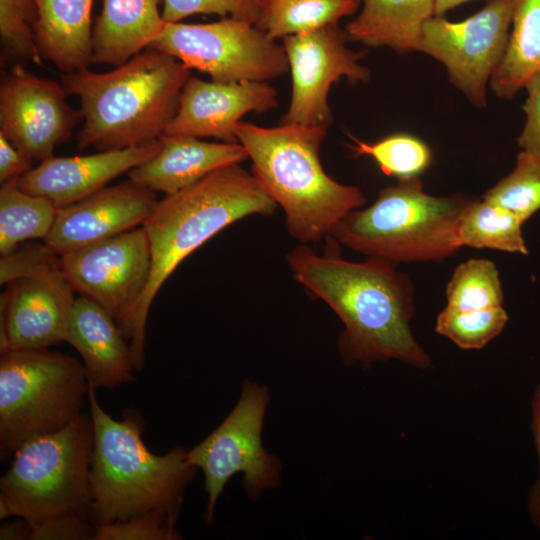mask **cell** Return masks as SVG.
I'll return each instance as SVG.
<instances>
[{"label":"cell","instance_id":"30","mask_svg":"<svg viewBox=\"0 0 540 540\" xmlns=\"http://www.w3.org/2000/svg\"><path fill=\"white\" fill-rule=\"evenodd\" d=\"M482 199L509 210L524 223L540 209V157L521 150L512 171Z\"/></svg>","mask_w":540,"mask_h":540},{"label":"cell","instance_id":"22","mask_svg":"<svg viewBox=\"0 0 540 540\" xmlns=\"http://www.w3.org/2000/svg\"><path fill=\"white\" fill-rule=\"evenodd\" d=\"M36 45L42 59L63 73L92 63L93 0H34Z\"/></svg>","mask_w":540,"mask_h":540},{"label":"cell","instance_id":"24","mask_svg":"<svg viewBox=\"0 0 540 540\" xmlns=\"http://www.w3.org/2000/svg\"><path fill=\"white\" fill-rule=\"evenodd\" d=\"M540 70V0H516L504 56L490 88L502 99L513 98Z\"/></svg>","mask_w":540,"mask_h":540},{"label":"cell","instance_id":"21","mask_svg":"<svg viewBox=\"0 0 540 540\" xmlns=\"http://www.w3.org/2000/svg\"><path fill=\"white\" fill-rule=\"evenodd\" d=\"M164 0H103L92 33V63L119 66L148 48L166 22Z\"/></svg>","mask_w":540,"mask_h":540},{"label":"cell","instance_id":"36","mask_svg":"<svg viewBox=\"0 0 540 540\" xmlns=\"http://www.w3.org/2000/svg\"><path fill=\"white\" fill-rule=\"evenodd\" d=\"M525 123L517 139L521 150L540 157V70L525 83Z\"/></svg>","mask_w":540,"mask_h":540},{"label":"cell","instance_id":"17","mask_svg":"<svg viewBox=\"0 0 540 540\" xmlns=\"http://www.w3.org/2000/svg\"><path fill=\"white\" fill-rule=\"evenodd\" d=\"M277 95L268 82L225 83L191 75L164 134L238 142L236 127L241 118L249 112L264 113L274 109L278 106Z\"/></svg>","mask_w":540,"mask_h":540},{"label":"cell","instance_id":"38","mask_svg":"<svg viewBox=\"0 0 540 540\" xmlns=\"http://www.w3.org/2000/svg\"><path fill=\"white\" fill-rule=\"evenodd\" d=\"M33 160L0 133V182L18 179L33 168Z\"/></svg>","mask_w":540,"mask_h":540},{"label":"cell","instance_id":"20","mask_svg":"<svg viewBox=\"0 0 540 540\" xmlns=\"http://www.w3.org/2000/svg\"><path fill=\"white\" fill-rule=\"evenodd\" d=\"M116 320L94 301L75 298L66 342L80 354L90 387L115 388L133 380L130 344Z\"/></svg>","mask_w":540,"mask_h":540},{"label":"cell","instance_id":"4","mask_svg":"<svg viewBox=\"0 0 540 540\" xmlns=\"http://www.w3.org/2000/svg\"><path fill=\"white\" fill-rule=\"evenodd\" d=\"M326 133V127L299 124L267 128L240 122L236 127L251 173L283 209L288 233L301 244L328 238L366 201L358 187L337 182L323 169L320 147Z\"/></svg>","mask_w":540,"mask_h":540},{"label":"cell","instance_id":"37","mask_svg":"<svg viewBox=\"0 0 540 540\" xmlns=\"http://www.w3.org/2000/svg\"><path fill=\"white\" fill-rule=\"evenodd\" d=\"M90 522L89 518L77 514L58 516L32 527L31 539L94 540L95 527Z\"/></svg>","mask_w":540,"mask_h":540},{"label":"cell","instance_id":"25","mask_svg":"<svg viewBox=\"0 0 540 540\" xmlns=\"http://www.w3.org/2000/svg\"><path fill=\"white\" fill-rule=\"evenodd\" d=\"M361 0H262L256 26L272 39L338 24L353 15Z\"/></svg>","mask_w":540,"mask_h":540},{"label":"cell","instance_id":"6","mask_svg":"<svg viewBox=\"0 0 540 540\" xmlns=\"http://www.w3.org/2000/svg\"><path fill=\"white\" fill-rule=\"evenodd\" d=\"M470 201L458 195H430L419 177L399 180L381 189L370 206L349 212L329 237L394 264L439 262L461 248L458 227Z\"/></svg>","mask_w":540,"mask_h":540},{"label":"cell","instance_id":"33","mask_svg":"<svg viewBox=\"0 0 540 540\" xmlns=\"http://www.w3.org/2000/svg\"><path fill=\"white\" fill-rule=\"evenodd\" d=\"M176 514L154 511L95 527L94 540H175Z\"/></svg>","mask_w":540,"mask_h":540},{"label":"cell","instance_id":"7","mask_svg":"<svg viewBox=\"0 0 540 540\" xmlns=\"http://www.w3.org/2000/svg\"><path fill=\"white\" fill-rule=\"evenodd\" d=\"M92 448V421L85 413L20 446L0 479V518L17 516L31 528L68 514L90 519Z\"/></svg>","mask_w":540,"mask_h":540},{"label":"cell","instance_id":"35","mask_svg":"<svg viewBox=\"0 0 540 540\" xmlns=\"http://www.w3.org/2000/svg\"><path fill=\"white\" fill-rule=\"evenodd\" d=\"M262 0H164L166 23L181 22L195 14H214L257 23Z\"/></svg>","mask_w":540,"mask_h":540},{"label":"cell","instance_id":"41","mask_svg":"<svg viewBox=\"0 0 540 540\" xmlns=\"http://www.w3.org/2000/svg\"><path fill=\"white\" fill-rule=\"evenodd\" d=\"M471 0H436L435 16H443L450 10Z\"/></svg>","mask_w":540,"mask_h":540},{"label":"cell","instance_id":"31","mask_svg":"<svg viewBox=\"0 0 540 540\" xmlns=\"http://www.w3.org/2000/svg\"><path fill=\"white\" fill-rule=\"evenodd\" d=\"M508 319L503 306L471 311L446 306L437 317L435 331L461 349H481L503 331Z\"/></svg>","mask_w":540,"mask_h":540},{"label":"cell","instance_id":"9","mask_svg":"<svg viewBox=\"0 0 540 540\" xmlns=\"http://www.w3.org/2000/svg\"><path fill=\"white\" fill-rule=\"evenodd\" d=\"M218 82H268L289 72L285 49L256 24L231 17L203 24L166 23L148 47Z\"/></svg>","mask_w":540,"mask_h":540},{"label":"cell","instance_id":"13","mask_svg":"<svg viewBox=\"0 0 540 540\" xmlns=\"http://www.w3.org/2000/svg\"><path fill=\"white\" fill-rule=\"evenodd\" d=\"M346 41L347 35L338 24L282 39L292 89L281 124L327 128L333 121L328 105L331 86L342 78L351 84L369 82L370 70L360 63L365 51L348 48Z\"/></svg>","mask_w":540,"mask_h":540},{"label":"cell","instance_id":"26","mask_svg":"<svg viewBox=\"0 0 540 540\" xmlns=\"http://www.w3.org/2000/svg\"><path fill=\"white\" fill-rule=\"evenodd\" d=\"M12 179L0 188V253L15 250L30 239H44L55 220L58 208L47 198L22 190Z\"/></svg>","mask_w":540,"mask_h":540},{"label":"cell","instance_id":"8","mask_svg":"<svg viewBox=\"0 0 540 540\" xmlns=\"http://www.w3.org/2000/svg\"><path fill=\"white\" fill-rule=\"evenodd\" d=\"M88 390L83 363L72 356L48 348L1 352V458L72 423Z\"/></svg>","mask_w":540,"mask_h":540},{"label":"cell","instance_id":"3","mask_svg":"<svg viewBox=\"0 0 540 540\" xmlns=\"http://www.w3.org/2000/svg\"><path fill=\"white\" fill-rule=\"evenodd\" d=\"M190 70L174 56L146 48L107 72L63 73L60 83L80 100L77 147L119 150L158 139L175 115Z\"/></svg>","mask_w":540,"mask_h":540},{"label":"cell","instance_id":"34","mask_svg":"<svg viewBox=\"0 0 540 540\" xmlns=\"http://www.w3.org/2000/svg\"><path fill=\"white\" fill-rule=\"evenodd\" d=\"M63 274L60 255L45 242L32 243L1 255L0 283L25 277L55 276Z\"/></svg>","mask_w":540,"mask_h":540},{"label":"cell","instance_id":"1","mask_svg":"<svg viewBox=\"0 0 540 540\" xmlns=\"http://www.w3.org/2000/svg\"><path fill=\"white\" fill-rule=\"evenodd\" d=\"M328 250L316 253L308 244L286 255L293 278L326 303L343 323L339 351L343 360L369 366L397 360L419 369L431 359L410 328L414 288L409 277L392 262L367 257L343 259L331 237Z\"/></svg>","mask_w":540,"mask_h":540},{"label":"cell","instance_id":"18","mask_svg":"<svg viewBox=\"0 0 540 540\" xmlns=\"http://www.w3.org/2000/svg\"><path fill=\"white\" fill-rule=\"evenodd\" d=\"M159 149L158 138L90 155L52 156L18 178L17 183L22 190L47 198L59 209L104 189L113 179L152 158Z\"/></svg>","mask_w":540,"mask_h":540},{"label":"cell","instance_id":"15","mask_svg":"<svg viewBox=\"0 0 540 540\" xmlns=\"http://www.w3.org/2000/svg\"><path fill=\"white\" fill-rule=\"evenodd\" d=\"M0 296V352L66 342L75 297L64 274L25 277Z\"/></svg>","mask_w":540,"mask_h":540},{"label":"cell","instance_id":"23","mask_svg":"<svg viewBox=\"0 0 540 540\" xmlns=\"http://www.w3.org/2000/svg\"><path fill=\"white\" fill-rule=\"evenodd\" d=\"M436 0H361L345 26L348 40L398 53L416 52L425 23L435 16Z\"/></svg>","mask_w":540,"mask_h":540},{"label":"cell","instance_id":"32","mask_svg":"<svg viewBox=\"0 0 540 540\" xmlns=\"http://www.w3.org/2000/svg\"><path fill=\"white\" fill-rule=\"evenodd\" d=\"M36 21L34 0H0V38L5 60L41 65L43 59L34 33Z\"/></svg>","mask_w":540,"mask_h":540},{"label":"cell","instance_id":"16","mask_svg":"<svg viewBox=\"0 0 540 540\" xmlns=\"http://www.w3.org/2000/svg\"><path fill=\"white\" fill-rule=\"evenodd\" d=\"M157 202L154 191L130 179L107 186L59 208L43 242L64 255L142 226Z\"/></svg>","mask_w":540,"mask_h":540},{"label":"cell","instance_id":"27","mask_svg":"<svg viewBox=\"0 0 540 540\" xmlns=\"http://www.w3.org/2000/svg\"><path fill=\"white\" fill-rule=\"evenodd\" d=\"M522 224L515 214L495 203L471 199L459 222V244L528 255Z\"/></svg>","mask_w":540,"mask_h":540},{"label":"cell","instance_id":"19","mask_svg":"<svg viewBox=\"0 0 540 540\" xmlns=\"http://www.w3.org/2000/svg\"><path fill=\"white\" fill-rule=\"evenodd\" d=\"M159 141V151L129 171L128 179L165 195L177 193L218 169L248 159L239 142H207L164 133Z\"/></svg>","mask_w":540,"mask_h":540},{"label":"cell","instance_id":"2","mask_svg":"<svg viewBox=\"0 0 540 540\" xmlns=\"http://www.w3.org/2000/svg\"><path fill=\"white\" fill-rule=\"evenodd\" d=\"M277 204L240 164L218 169L195 184L158 200L143 223L151 248L147 288L123 334L135 368L144 363L148 314L162 285L177 266L215 234L250 215L270 216Z\"/></svg>","mask_w":540,"mask_h":540},{"label":"cell","instance_id":"10","mask_svg":"<svg viewBox=\"0 0 540 540\" xmlns=\"http://www.w3.org/2000/svg\"><path fill=\"white\" fill-rule=\"evenodd\" d=\"M269 393L245 381L236 405L202 442L187 451L190 465L202 470L208 496L205 521L213 519L217 500L235 474L243 475L244 489L255 499L279 485L281 464L262 445V429Z\"/></svg>","mask_w":540,"mask_h":540},{"label":"cell","instance_id":"12","mask_svg":"<svg viewBox=\"0 0 540 540\" xmlns=\"http://www.w3.org/2000/svg\"><path fill=\"white\" fill-rule=\"evenodd\" d=\"M60 265L71 289L100 305L123 330L149 282V239L136 227L61 255Z\"/></svg>","mask_w":540,"mask_h":540},{"label":"cell","instance_id":"11","mask_svg":"<svg viewBox=\"0 0 540 540\" xmlns=\"http://www.w3.org/2000/svg\"><path fill=\"white\" fill-rule=\"evenodd\" d=\"M515 2L492 0L458 22L433 16L422 29L416 52L440 62L450 82L477 108L487 106V86L505 53Z\"/></svg>","mask_w":540,"mask_h":540},{"label":"cell","instance_id":"39","mask_svg":"<svg viewBox=\"0 0 540 540\" xmlns=\"http://www.w3.org/2000/svg\"><path fill=\"white\" fill-rule=\"evenodd\" d=\"M531 431L538 456L539 475L529 494L528 510L533 524L540 531V384L531 402Z\"/></svg>","mask_w":540,"mask_h":540},{"label":"cell","instance_id":"28","mask_svg":"<svg viewBox=\"0 0 540 540\" xmlns=\"http://www.w3.org/2000/svg\"><path fill=\"white\" fill-rule=\"evenodd\" d=\"M348 145L354 156H369L387 176L399 180L419 177L431 164L432 152L429 146L416 136L395 133L376 142L367 143L349 135Z\"/></svg>","mask_w":540,"mask_h":540},{"label":"cell","instance_id":"14","mask_svg":"<svg viewBox=\"0 0 540 540\" xmlns=\"http://www.w3.org/2000/svg\"><path fill=\"white\" fill-rule=\"evenodd\" d=\"M61 83L14 64L0 84V133L33 161L46 160L70 140L82 113L70 106Z\"/></svg>","mask_w":540,"mask_h":540},{"label":"cell","instance_id":"29","mask_svg":"<svg viewBox=\"0 0 540 540\" xmlns=\"http://www.w3.org/2000/svg\"><path fill=\"white\" fill-rule=\"evenodd\" d=\"M447 307L484 310L503 306L504 295L496 265L487 259H469L453 272L446 286Z\"/></svg>","mask_w":540,"mask_h":540},{"label":"cell","instance_id":"5","mask_svg":"<svg viewBox=\"0 0 540 540\" xmlns=\"http://www.w3.org/2000/svg\"><path fill=\"white\" fill-rule=\"evenodd\" d=\"M87 399L93 428L89 517L94 527L154 511L178 515L196 469L187 451L175 447L164 455L151 453L136 416L114 420L90 386Z\"/></svg>","mask_w":540,"mask_h":540},{"label":"cell","instance_id":"40","mask_svg":"<svg viewBox=\"0 0 540 540\" xmlns=\"http://www.w3.org/2000/svg\"><path fill=\"white\" fill-rule=\"evenodd\" d=\"M32 528L30 524L22 519V521L13 523H4L0 528V539H31Z\"/></svg>","mask_w":540,"mask_h":540}]
</instances>
